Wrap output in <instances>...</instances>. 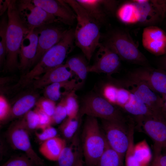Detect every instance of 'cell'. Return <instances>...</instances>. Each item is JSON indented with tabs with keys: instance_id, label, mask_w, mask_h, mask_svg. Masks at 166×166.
I'll return each mask as SVG.
<instances>
[{
	"instance_id": "b9f144b4",
	"label": "cell",
	"mask_w": 166,
	"mask_h": 166,
	"mask_svg": "<svg viewBox=\"0 0 166 166\" xmlns=\"http://www.w3.org/2000/svg\"><path fill=\"white\" fill-rule=\"evenodd\" d=\"M163 99L164 102L161 109V113L162 117L166 120V94Z\"/></svg>"
},
{
	"instance_id": "f546056e",
	"label": "cell",
	"mask_w": 166,
	"mask_h": 166,
	"mask_svg": "<svg viewBox=\"0 0 166 166\" xmlns=\"http://www.w3.org/2000/svg\"><path fill=\"white\" fill-rule=\"evenodd\" d=\"M64 81L54 83L45 87L44 94L45 97L55 101L63 95L61 91L64 89Z\"/></svg>"
},
{
	"instance_id": "2e32d148",
	"label": "cell",
	"mask_w": 166,
	"mask_h": 166,
	"mask_svg": "<svg viewBox=\"0 0 166 166\" xmlns=\"http://www.w3.org/2000/svg\"><path fill=\"white\" fill-rule=\"evenodd\" d=\"M136 7L138 24L146 26H156L163 19L152 0H133Z\"/></svg>"
},
{
	"instance_id": "8992f818",
	"label": "cell",
	"mask_w": 166,
	"mask_h": 166,
	"mask_svg": "<svg viewBox=\"0 0 166 166\" xmlns=\"http://www.w3.org/2000/svg\"><path fill=\"white\" fill-rule=\"evenodd\" d=\"M28 131L22 119L14 122L9 128L6 134L7 139L14 148L24 152L37 166H44L43 160L31 145Z\"/></svg>"
},
{
	"instance_id": "d6986e66",
	"label": "cell",
	"mask_w": 166,
	"mask_h": 166,
	"mask_svg": "<svg viewBox=\"0 0 166 166\" xmlns=\"http://www.w3.org/2000/svg\"><path fill=\"white\" fill-rule=\"evenodd\" d=\"M81 154L79 138L75 134L61 153L57 161L58 166H75Z\"/></svg>"
},
{
	"instance_id": "3957f363",
	"label": "cell",
	"mask_w": 166,
	"mask_h": 166,
	"mask_svg": "<svg viewBox=\"0 0 166 166\" xmlns=\"http://www.w3.org/2000/svg\"><path fill=\"white\" fill-rule=\"evenodd\" d=\"M82 148L87 166H97L108 145L97 118L87 116L82 134Z\"/></svg>"
},
{
	"instance_id": "277c9868",
	"label": "cell",
	"mask_w": 166,
	"mask_h": 166,
	"mask_svg": "<svg viewBox=\"0 0 166 166\" xmlns=\"http://www.w3.org/2000/svg\"><path fill=\"white\" fill-rule=\"evenodd\" d=\"M78 115H86L102 120L125 124H129L132 120L102 96L95 94L88 95L83 99Z\"/></svg>"
},
{
	"instance_id": "d4e9b609",
	"label": "cell",
	"mask_w": 166,
	"mask_h": 166,
	"mask_svg": "<svg viewBox=\"0 0 166 166\" xmlns=\"http://www.w3.org/2000/svg\"><path fill=\"white\" fill-rule=\"evenodd\" d=\"M123 158L108 144L100 158L97 166H123Z\"/></svg>"
},
{
	"instance_id": "9c48e42d",
	"label": "cell",
	"mask_w": 166,
	"mask_h": 166,
	"mask_svg": "<svg viewBox=\"0 0 166 166\" xmlns=\"http://www.w3.org/2000/svg\"><path fill=\"white\" fill-rule=\"evenodd\" d=\"M128 77V79L145 84L153 91L161 94L163 99L166 94V71L164 70L142 66L130 72Z\"/></svg>"
},
{
	"instance_id": "d590c367",
	"label": "cell",
	"mask_w": 166,
	"mask_h": 166,
	"mask_svg": "<svg viewBox=\"0 0 166 166\" xmlns=\"http://www.w3.org/2000/svg\"><path fill=\"white\" fill-rule=\"evenodd\" d=\"M11 107L6 98L2 94L0 96V122L6 121L11 116Z\"/></svg>"
},
{
	"instance_id": "52a82bcc",
	"label": "cell",
	"mask_w": 166,
	"mask_h": 166,
	"mask_svg": "<svg viewBox=\"0 0 166 166\" xmlns=\"http://www.w3.org/2000/svg\"><path fill=\"white\" fill-rule=\"evenodd\" d=\"M129 124L102 120V127L109 146L123 158L129 143Z\"/></svg>"
},
{
	"instance_id": "ee69618b",
	"label": "cell",
	"mask_w": 166,
	"mask_h": 166,
	"mask_svg": "<svg viewBox=\"0 0 166 166\" xmlns=\"http://www.w3.org/2000/svg\"><path fill=\"white\" fill-rule=\"evenodd\" d=\"M164 13L166 17V0H164Z\"/></svg>"
},
{
	"instance_id": "7bdbcfd3",
	"label": "cell",
	"mask_w": 166,
	"mask_h": 166,
	"mask_svg": "<svg viewBox=\"0 0 166 166\" xmlns=\"http://www.w3.org/2000/svg\"><path fill=\"white\" fill-rule=\"evenodd\" d=\"M75 166H83L82 154L79 157Z\"/></svg>"
},
{
	"instance_id": "4dcf8cb0",
	"label": "cell",
	"mask_w": 166,
	"mask_h": 166,
	"mask_svg": "<svg viewBox=\"0 0 166 166\" xmlns=\"http://www.w3.org/2000/svg\"><path fill=\"white\" fill-rule=\"evenodd\" d=\"M23 119L25 125L28 130L38 129L40 118L38 113L35 109L28 112L25 115Z\"/></svg>"
},
{
	"instance_id": "7402d4cb",
	"label": "cell",
	"mask_w": 166,
	"mask_h": 166,
	"mask_svg": "<svg viewBox=\"0 0 166 166\" xmlns=\"http://www.w3.org/2000/svg\"><path fill=\"white\" fill-rule=\"evenodd\" d=\"M66 145L65 140L57 136L43 142L39 151L47 159L57 161Z\"/></svg>"
},
{
	"instance_id": "7a4b0ae2",
	"label": "cell",
	"mask_w": 166,
	"mask_h": 166,
	"mask_svg": "<svg viewBox=\"0 0 166 166\" xmlns=\"http://www.w3.org/2000/svg\"><path fill=\"white\" fill-rule=\"evenodd\" d=\"M6 53L3 71L12 72L18 68V57L24 37L30 33L20 15L16 1L10 0L7 11Z\"/></svg>"
},
{
	"instance_id": "1f68e13d",
	"label": "cell",
	"mask_w": 166,
	"mask_h": 166,
	"mask_svg": "<svg viewBox=\"0 0 166 166\" xmlns=\"http://www.w3.org/2000/svg\"><path fill=\"white\" fill-rule=\"evenodd\" d=\"M37 109L52 117L56 105L55 102L45 97L38 99L36 104Z\"/></svg>"
},
{
	"instance_id": "ab89813d",
	"label": "cell",
	"mask_w": 166,
	"mask_h": 166,
	"mask_svg": "<svg viewBox=\"0 0 166 166\" xmlns=\"http://www.w3.org/2000/svg\"><path fill=\"white\" fill-rule=\"evenodd\" d=\"M10 0H0V15L2 16L9 7Z\"/></svg>"
},
{
	"instance_id": "ba28073f",
	"label": "cell",
	"mask_w": 166,
	"mask_h": 166,
	"mask_svg": "<svg viewBox=\"0 0 166 166\" xmlns=\"http://www.w3.org/2000/svg\"><path fill=\"white\" fill-rule=\"evenodd\" d=\"M16 3L20 17L30 32L58 21L53 15L34 4L31 0H19Z\"/></svg>"
},
{
	"instance_id": "9a60e30c",
	"label": "cell",
	"mask_w": 166,
	"mask_h": 166,
	"mask_svg": "<svg viewBox=\"0 0 166 166\" xmlns=\"http://www.w3.org/2000/svg\"><path fill=\"white\" fill-rule=\"evenodd\" d=\"M35 5L52 14L58 20L70 25L76 16L71 7L63 0H31Z\"/></svg>"
},
{
	"instance_id": "6da1fadb",
	"label": "cell",
	"mask_w": 166,
	"mask_h": 166,
	"mask_svg": "<svg viewBox=\"0 0 166 166\" xmlns=\"http://www.w3.org/2000/svg\"><path fill=\"white\" fill-rule=\"evenodd\" d=\"M75 14L77 23L74 30L76 45L89 61L95 50L100 44L99 24L74 0H63Z\"/></svg>"
},
{
	"instance_id": "5b68a950",
	"label": "cell",
	"mask_w": 166,
	"mask_h": 166,
	"mask_svg": "<svg viewBox=\"0 0 166 166\" xmlns=\"http://www.w3.org/2000/svg\"><path fill=\"white\" fill-rule=\"evenodd\" d=\"M104 43L121 59L142 66H148L147 59L127 32L120 30H113L108 35Z\"/></svg>"
},
{
	"instance_id": "f6af8a7d",
	"label": "cell",
	"mask_w": 166,
	"mask_h": 166,
	"mask_svg": "<svg viewBox=\"0 0 166 166\" xmlns=\"http://www.w3.org/2000/svg\"></svg>"
},
{
	"instance_id": "74e56055",
	"label": "cell",
	"mask_w": 166,
	"mask_h": 166,
	"mask_svg": "<svg viewBox=\"0 0 166 166\" xmlns=\"http://www.w3.org/2000/svg\"><path fill=\"white\" fill-rule=\"evenodd\" d=\"M39 116L40 122L38 129L42 130L51 125V118L44 112L36 108Z\"/></svg>"
},
{
	"instance_id": "cb8c5ba5",
	"label": "cell",
	"mask_w": 166,
	"mask_h": 166,
	"mask_svg": "<svg viewBox=\"0 0 166 166\" xmlns=\"http://www.w3.org/2000/svg\"><path fill=\"white\" fill-rule=\"evenodd\" d=\"M65 64L83 83L89 73V65H87L85 59L80 56H73L68 59Z\"/></svg>"
},
{
	"instance_id": "836d02e7",
	"label": "cell",
	"mask_w": 166,
	"mask_h": 166,
	"mask_svg": "<svg viewBox=\"0 0 166 166\" xmlns=\"http://www.w3.org/2000/svg\"><path fill=\"white\" fill-rule=\"evenodd\" d=\"M67 116L63 98L56 105L54 114L51 117V125L57 124L62 122Z\"/></svg>"
},
{
	"instance_id": "30bf717a",
	"label": "cell",
	"mask_w": 166,
	"mask_h": 166,
	"mask_svg": "<svg viewBox=\"0 0 166 166\" xmlns=\"http://www.w3.org/2000/svg\"><path fill=\"white\" fill-rule=\"evenodd\" d=\"M123 83L124 86L146 105L153 116L162 117L161 111L164 101L162 97L142 82L128 79Z\"/></svg>"
},
{
	"instance_id": "f1b7e54d",
	"label": "cell",
	"mask_w": 166,
	"mask_h": 166,
	"mask_svg": "<svg viewBox=\"0 0 166 166\" xmlns=\"http://www.w3.org/2000/svg\"><path fill=\"white\" fill-rule=\"evenodd\" d=\"M7 15L3 16L0 22V65L4 66L6 53V34L8 26Z\"/></svg>"
},
{
	"instance_id": "e575fe53",
	"label": "cell",
	"mask_w": 166,
	"mask_h": 166,
	"mask_svg": "<svg viewBox=\"0 0 166 166\" xmlns=\"http://www.w3.org/2000/svg\"><path fill=\"white\" fill-rule=\"evenodd\" d=\"M1 166H37L26 155L12 157Z\"/></svg>"
},
{
	"instance_id": "60d3db41",
	"label": "cell",
	"mask_w": 166,
	"mask_h": 166,
	"mask_svg": "<svg viewBox=\"0 0 166 166\" xmlns=\"http://www.w3.org/2000/svg\"><path fill=\"white\" fill-rule=\"evenodd\" d=\"M160 68L166 71V54L160 59L159 62Z\"/></svg>"
},
{
	"instance_id": "ffe728a7",
	"label": "cell",
	"mask_w": 166,
	"mask_h": 166,
	"mask_svg": "<svg viewBox=\"0 0 166 166\" xmlns=\"http://www.w3.org/2000/svg\"><path fill=\"white\" fill-rule=\"evenodd\" d=\"M121 108L128 114L136 118L140 125H141L145 118L153 116L146 105L132 92L128 101Z\"/></svg>"
},
{
	"instance_id": "8fae6325",
	"label": "cell",
	"mask_w": 166,
	"mask_h": 166,
	"mask_svg": "<svg viewBox=\"0 0 166 166\" xmlns=\"http://www.w3.org/2000/svg\"><path fill=\"white\" fill-rule=\"evenodd\" d=\"M95 61L89 66V72L104 73L108 75L115 73L121 64L120 57L113 49L105 44L100 43Z\"/></svg>"
},
{
	"instance_id": "5bb4252c",
	"label": "cell",
	"mask_w": 166,
	"mask_h": 166,
	"mask_svg": "<svg viewBox=\"0 0 166 166\" xmlns=\"http://www.w3.org/2000/svg\"><path fill=\"white\" fill-rule=\"evenodd\" d=\"M142 42L144 48L155 55H164L166 54V32L156 26L144 28Z\"/></svg>"
},
{
	"instance_id": "4316f807",
	"label": "cell",
	"mask_w": 166,
	"mask_h": 166,
	"mask_svg": "<svg viewBox=\"0 0 166 166\" xmlns=\"http://www.w3.org/2000/svg\"><path fill=\"white\" fill-rule=\"evenodd\" d=\"M76 90L73 91L63 97L68 117L74 119L79 116V106Z\"/></svg>"
},
{
	"instance_id": "8d00e7d4",
	"label": "cell",
	"mask_w": 166,
	"mask_h": 166,
	"mask_svg": "<svg viewBox=\"0 0 166 166\" xmlns=\"http://www.w3.org/2000/svg\"><path fill=\"white\" fill-rule=\"evenodd\" d=\"M57 129L50 125L42 130V131L40 133L36 132L35 134L38 139L43 142L57 136Z\"/></svg>"
},
{
	"instance_id": "484cf974",
	"label": "cell",
	"mask_w": 166,
	"mask_h": 166,
	"mask_svg": "<svg viewBox=\"0 0 166 166\" xmlns=\"http://www.w3.org/2000/svg\"><path fill=\"white\" fill-rule=\"evenodd\" d=\"M134 155L140 166H147L152 157L150 148L145 140L134 145Z\"/></svg>"
},
{
	"instance_id": "d6a6232c",
	"label": "cell",
	"mask_w": 166,
	"mask_h": 166,
	"mask_svg": "<svg viewBox=\"0 0 166 166\" xmlns=\"http://www.w3.org/2000/svg\"><path fill=\"white\" fill-rule=\"evenodd\" d=\"M134 131L132 130L130 131L129 145L125 155L126 166H140L133 153Z\"/></svg>"
},
{
	"instance_id": "603a6c76",
	"label": "cell",
	"mask_w": 166,
	"mask_h": 166,
	"mask_svg": "<svg viewBox=\"0 0 166 166\" xmlns=\"http://www.w3.org/2000/svg\"><path fill=\"white\" fill-rule=\"evenodd\" d=\"M76 1L99 25L105 22L107 12L103 5L102 0Z\"/></svg>"
},
{
	"instance_id": "ac0fdd59",
	"label": "cell",
	"mask_w": 166,
	"mask_h": 166,
	"mask_svg": "<svg viewBox=\"0 0 166 166\" xmlns=\"http://www.w3.org/2000/svg\"><path fill=\"white\" fill-rule=\"evenodd\" d=\"M38 37V29L36 28L26 37L29 40V44L25 45L23 42L22 43L19 55L20 61L18 68L22 72L25 71L31 67L37 52Z\"/></svg>"
},
{
	"instance_id": "7c38bea8",
	"label": "cell",
	"mask_w": 166,
	"mask_h": 166,
	"mask_svg": "<svg viewBox=\"0 0 166 166\" xmlns=\"http://www.w3.org/2000/svg\"><path fill=\"white\" fill-rule=\"evenodd\" d=\"M50 25L38 28L39 37L37 50L31 67L35 65L46 52L61 39L67 30Z\"/></svg>"
},
{
	"instance_id": "4fadbf2b",
	"label": "cell",
	"mask_w": 166,
	"mask_h": 166,
	"mask_svg": "<svg viewBox=\"0 0 166 166\" xmlns=\"http://www.w3.org/2000/svg\"><path fill=\"white\" fill-rule=\"evenodd\" d=\"M141 126L148 136L154 142V153L166 151V120L153 116L145 118Z\"/></svg>"
},
{
	"instance_id": "f35d334b",
	"label": "cell",
	"mask_w": 166,
	"mask_h": 166,
	"mask_svg": "<svg viewBox=\"0 0 166 166\" xmlns=\"http://www.w3.org/2000/svg\"><path fill=\"white\" fill-rule=\"evenodd\" d=\"M151 166H166V154L161 153L154 154L153 161Z\"/></svg>"
},
{
	"instance_id": "44dd1931",
	"label": "cell",
	"mask_w": 166,
	"mask_h": 166,
	"mask_svg": "<svg viewBox=\"0 0 166 166\" xmlns=\"http://www.w3.org/2000/svg\"><path fill=\"white\" fill-rule=\"evenodd\" d=\"M32 90L23 94L16 100L11 107V116L17 117L25 115L36 105L39 95Z\"/></svg>"
},
{
	"instance_id": "83f0119b",
	"label": "cell",
	"mask_w": 166,
	"mask_h": 166,
	"mask_svg": "<svg viewBox=\"0 0 166 166\" xmlns=\"http://www.w3.org/2000/svg\"><path fill=\"white\" fill-rule=\"evenodd\" d=\"M79 116L74 119L68 117L60 126V130L66 139L71 140L75 134L78 127Z\"/></svg>"
},
{
	"instance_id": "e0dca14e",
	"label": "cell",
	"mask_w": 166,
	"mask_h": 166,
	"mask_svg": "<svg viewBox=\"0 0 166 166\" xmlns=\"http://www.w3.org/2000/svg\"><path fill=\"white\" fill-rule=\"evenodd\" d=\"M65 64H62L49 70L35 80L30 86L34 90L45 88L53 83L69 80L73 75Z\"/></svg>"
}]
</instances>
